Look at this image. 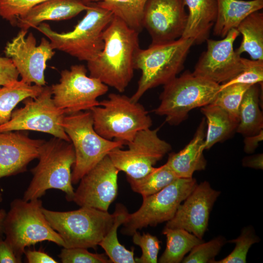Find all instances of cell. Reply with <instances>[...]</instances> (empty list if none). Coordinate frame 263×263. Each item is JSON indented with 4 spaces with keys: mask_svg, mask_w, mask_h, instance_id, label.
Instances as JSON below:
<instances>
[{
    "mask_svg": "<svg viewBox=\"0 0 263 263\" xmlns=\"http://www.w3.org/2000/svg\"><path fill=\"white\" fill-rule=\"evenodd\" d=\"M197 184L193 177L177 178L159 191L143 197L140 208L128 214L122 224V234L132 236L137 230L170 220Z\"/></svg>",
    "mask_w": 263,
    "mask_h": 263,
    "instance_id": "obj_10",
    "label": "cell"
},
{
    "mask_svg": "<svg viewBox=\"0 0 263 263\" xmlns=\"http://www.w3.org/2000/svg\"><path fill=\"white\" fill-rule=\"evenodd\" d=\"M263 139V131L262 130L258 133L245 136L244 140V150L246 153H251L254 151L259 145V143Z\"/></svg>",
    "mask_w": 263,
    "mask_h": 263,
    "instance_id": "obj_42",
    "label": "cell"
},
{
    "mask_svg": "<svg viewBox=\"0 0 263 263\" xmlns=\"http://www.w3.org/2000/svg\"><path fill=\"white\" fill-rule=\"evenodd\" d=\"M132 236L133 243L140 246L142 250L141 256L135 259V263H157L158 254L160 249V241L157 237L149 233L141 234L137 231Z\"/></svg>",
    "mask_w": 263,
    "mask_h": 263,
    "instance_id": "obj_36",
    "label": "cell"
},
{
    "mask_svg": "<svg viewBox=\"0 0 263 263\" xmlns=\"http://www.w3.org/2000/svg\"><path fill=\"white\" fill-rule=\"evenodd\" d=\"M94 128L102 137L127 145L140 131L150 128L152 120L145 108L126 95L111 93L90 110Z\"/></svg>",
    "mask_w": 263,
    "mask_h": 263,
    "instance_id": "obj_5",
    "label": "cell"
},
{
    "mask_svg": "<svg viewBox=\"0 0 263 263\" xmlns=\"http://www.w3.org/2000/svg\"><path fill=\"white\" fill-rule=\"evenodd\" d=\"M242 163L243 165L245 167L262 169L263 168V154L245 157L243 159Z\"/></svg>",
    "mask_w": 263,
    "mask_h": 263,
    "instance_id": "obj_43",
    "label": "cell"
},
{
    "mask_svg": "<svg viewBox=\"0 0 263 263\" xmlns=\"http://www.w3.org/2000/svg\"><path fill=\"white\" fill-rule=\"evenodd\" d=\"M42 212L51 227L63 242V247L95 249L111 228L115 213L82 207L68 211L44 207Z\"/></svg>",
    "mask_w": 263,
    "mask_h": 263,
    "instance_id": "obj_7",
    "label": "cell"
},
{
    "mask_svg": "<svg viewBox=\"0 0 263 263\" xmlns=\"http://www.w3.org/2000/svg\"><path fill=\"white\" fill-rule=\"evenodd\" d=\"M84 65H72L60 73L58 83L51 86L56 106L66 114L90 110L99 105L97 98L108 91V86L97 78L88 76Z\"/></svg>",
    "mask_w": 263,
    "mask_h": 263,
    "instance_id": "obj_12",
    "label": "cell"
},
{
    "mask_svg": "<svg viewBox=\"0 0 263 263\" xmlns=\"http://www.w3.org/2000/svg\"><path fill=\"white\" fill-rule=\"evenodd\" d=\"M260 91L256 84L244 93L239 113L236 131L247 136L258 133L263 128V116L259 107Z\"/></svg>",
    "mask_w": 263,
    "mask_h": 263,
    "instance_id": "obj_25",
    "label": "cell"
},
{
    "mask_svg": "<svg viewBox=\"0 0 263 263\" xmlns=\"http://www.w3.org/2000/svg\"><path fill=\"white\" fill-rule=\"evenodd\" d=\"M159 128L138 132L127 145L128 149L117 148L108 154L114 167L127 176L140 178L148 174L153 166L171 150L170 145L158 135Z\"/></svg>",
    "mask_w": 263,
    "mask_h": 263,
    "instance_id": "obj_13",
    "label": "cell"
},
{
    "mask_svg": "<svg viewBox=\"0 0 263 263\" xmlns=\"http://www.w3.org/2000/svg\"><path fill=\"white\" fill-rule=\"evenodd\" d=\"M115 217L111 228L99 243L110 260L113 263H135L134 249L129 250L118 240L117 229L123 224L129 213L126 207L121 204L115 206Z\"/></svg>",
    "mask_w": 263,
    "mask_h": 263,
    "instance_id": "obj_27",
    "label": "cell"
},
{
    "mask_svg": "<svg viewBox=\"0 0 263 263\" xmlns=\"http://www.w3.org/2000/svg\"><path fill=\"white\" fill-rule=\"evenodd\" d=\"M148 0H101L95 2L122 20L130 28L140 32L142 18Z\"/></svg>",
    "mask_w": 263,
    "mask_h": 263,
    "instance_id": "obj_30",
    "label": "cell"
},
{
    "mask_svg": "<svg viewBox=\"0 0 263 263\" xmlns=\"http://www.w3.org/2000/svg\"><path fill=\"white\" fill-rule=\"evenodd\" d=\"M239 34L232 29L221 40L208 38L207 50L199 57L193 74L219 84L238 75L244 68L243 57L233 48Z\"/></svg>",
    "mask_w": 263,
    "mask_h": 263,
    "instance_id": "obj_15",
    "label": "cell"
},
{
    "mask_svg": "<svg viewBox=\"0 0 263 263\" xmlns=\"http://www.w3.org/2000/svg\"><path fill=\"white\" fill-rule=\"evenodd\" d=\"M251 86L235 83L220 87V90L211 104L225 110L234 120L239 123L240 106L244 93Z\"/></svg>",
    "mask_w": 263,
    "mask_h": 263,
    "instance_id": "obj_32",
    "label": "cell"
},
{
    "mask_svg": "<svg viewBox=\"0 0 263 263\" xmlns=\"http://www.w3.org/2000/svg\"><path fill=\"white\" fill-rule=\"evenodd\" d=\"M243 62L242 71L233 78L220 84V88L235 83L253 85L263 82V60H250L243 57Z\"/></svg>",
    "mask_w": 263,
    "mask_h": 263,
    "instance_id": "obj_35",
    "label": "cell"
},
{
    "mask_svg": "<svg viewBox=\"0 0 263 263\" xmlns=\"http://www.w3.org/2000/svg\"><path fill=\"white\" fill-rule=\"evenodd\" d=\"M187 19L183 0H148L142 23L151 37L150 45H156L180 38Z\"/></svg>",
    "mask_w": 263,
    "mask_h": 263,
    "instance_id": "obj_16",
    "label": "cell"
},
{
    "mask_svg": "<svg viewBox=\"0 0 263 263\" xmlns=\"http://www.w3.org/2000/svg\"><path fill=\"white\" fill-rule=\"evenodd\" d=\"M23 103L24 106L14 110L7 122L0 125V132L33 131L70 142L62 126L65 114L55 105L51 86H44L38 95L28 97Z\"/></svg>",
    "mask_w": 263,
    "mask_h": 263,
    "instance_id": "obj_11",
    "label": "cell"
},
{
    "mask_svg": "<svg viewBox=\"0 0 263 263\" xmlns=\"http://www.w3.org/2000/svg\"><path fill=\"white\" fill-rule=\"evenodd\" d=\"M42 203L39 199L26 201L15 199L11 202L3 222L5 241L22 262L27 247L44 241L63 246L59 234L51 227L43 212Z\"/></svg>",
    "mask_w": 263,
    "mask_h": 263,
    "instance_id": "obj_6",
    "label": "cell"
},
{
    "mask_svg": "<svg viewBox=\"0 0 263 263\" xmlns=\"http://www.w3.org/2000/svg\"><path fill=\"white\" fill-rule=\"evenodd\" d=\"M139 33L113 16L103 33V50L87 62L90 76L119 92L125 91L133 75Z\"/></svg>",
    "mask_w": 263,
    "mask_h": 263,
    "instance_id": "obj_1",
    "label": "cell"
},
{
    "mask_svg": "<svg viewBox=\"0 0 263 263\" xmlns=\"http://www.w3.org/2000/svg\"><path fill=\"white\" fill-rule=\"evenodd\" d=\"M44 86L29 84L17 80L0 88V125L7 122L14 108L20 102L28 97H36Z\"/></svg>",
    "mask_w": 263,
    "mask_h": 263,
    "instance_id": "obj_29",
    "label": "cell"
},
{
    "mask_svg": "<svg viewBox=\"0 0 263 263\" xmlns=\"http://www.w3.org/2000/svg\"><path fill=\"white\" fill-rule=\"evenodd\" d=\"M219 90V84L187 71L164 85L160 104L154 112L165 116L169 124L176 125L191 110L211 104Z\"/></svg>",
    "mask_w": 263,
    "mask_h": 263,
    "instance_id": "obj_8",
    "label": "cell"
},
{
    "mask_svg": "<svg viewBox=\"0 0 263 263\" xmlns=\"http://www.w3.org/2000/svg\"><path fill=\"white\" fill-rule=\"evenodd\" d=\"M28 30L20 29L4 48L6 56L10 58L18 70L21 80L26 83L44 86V72L47 61L55 52L50 41L42 38L37 46L36 39L32 33L26 36Z\"/></svg>",
    "mask_w": 263,
    "mask_h": 263,
    "instance_id": "obj_14",
    "label": "cell"
},
{
    "mask_svg": "<svg viewBox=\"0 0 263 263\" xmlns=\"http://www.w3.org/2000/svg\"><path fill=\"white\" fill-rule=\"evenodd\" d=\"M47 0H0V17L16 25L17 19Z\"/></svg>",
    "mask_w": 263,
    "mask_h": 263,
    "instance_id": "obj_37",
    "label": "cell"
},
{
    "mask_svg": "<svg viewBox=\"0 0 263 263\" xmlns=\"http://www.w3.org/2000/svg\"><path fill=\"white\" fill-rule=\"evenodd\" d=\"M25 254L28 263H57L58 262L46 252L39 249L38 250H25Z\"/></svg>",
    "mask_w": 263,
    "mask_h": 263,
    "instance_id": "obj_40",
    "label": "cell"
},
{
    "mask_svg": "<svg viewBox=\"0 0 263 263\" xmlns=\"http://www.w3.org/2000/svg\"><path fill=\"white\" fill-rule=\"evenodd\" d=\"M201 108V112L205 116L207 125L204 143V149L206 150L229 135L236 129L238 122L217 105L209 104Z\"/></svg>",
    "mask_w": 263,
    "mask_h": 263,
    "instance_id": "obj_26",
    "label": "cell"
},
{
    "mask_svg": "<svg viewBox=\"0 0 263 263\" xmlns=\"http://www.w3.org/2000/svg\"><path fill=\"white\" fill-rule=\"evenodd\" d=\"M192 38H180L166 43L150 45L145 49L138 48L134 57V69L140 70L141 77L136 91L131 97L138 102L146 91L169 82L184 69Z\"/></svg>",
    "mask_w": 263,
    "mask_h": 263,
    "instance_id": "obj_4",
    "label": "cell"
},
{
    "mask_svg": "<svg viewBox=\"0 0 263 263\" xmlns=\"http://www.w3.org/2000/svg\"><path fill=\"white\" fill-rule=\"evenodd\" d=\"M62 126L75 151L73 184L78 183L112 150L124 145L120 142L106 139L96 132L90 110L66 114Z\"/></svg>",
    "mask_w": 263,
    "mask_h": 263,
    "instance_id": "obj_9",
    "label": "cell"
},
{
    "mask_svg": "<svg viewBox=\"0 0 263 263\" xmlns=\"http://www.w3.org/2000/svg\"><path fill=\"white\" fill-rule=\"evenodd\" d=\"M119 171L107 155L80 179L73 201L80 207L108 211L117 195Z\"/></svg>",
    "mask_w": 263,
    "mask_h": 263,
    "instance_id": "obj_17",
    "label": "cell"
},
{
    "mask_svg": "<svg viewBox=\"0 0 263 263\" xmlns=\"http://www.w3.org/2000/svg\"><path fill=\"white\" fill-rule=\"evenodd\" d=\"M89 6L80 0H47L19 17L16 25L20 29L36 28L46 20H61L71 19L86 11Z\"/></svg>",
    "mask_w": 263,
    "mask_h": 263,
    "instance_id": "obj_20",
    "label": "cell"
},
{
    "mask_svg": "<svg viewBox=\"0 0 263 263\" xmlns=\"http://www.w3.org/2000/svg\"><path fill=\"white\" fill-rule=\"evenodd\" d=\"M80 0L86 5H87L91 3L97 2L101 0Z\"/></svg>",
    "mask_w": 263,
    "mask_h": 263,
    "instance_id": "obj_45",
    "label": "cell"
},
{
    "mask_svg": "<svg viewBox=\"0 0 263 263\" xmlns=\"http://www.w3.org/2000/svg\"><path fill=\"white\" fill-rule=\"evenodd\" d=\"M205 124L203 118L188 144L179 152L169 155L166 163L178 178H191L195 171L204 170L206 167L203 155Z\"/></svg>",
    "mask_w": 263,
    "mask_h": 263,
    "instance_id": "obj_21",
    "label": "cell"
},
{
    "mask_svg": "<svg viewBox=\"0 0 263 263\" xmlns=\"http://www.w3.org/2000/svg\"><path fill=\"white\" fill-rule=\"evenodd\" d=\"M162 233L167 238L165 251L158 260L160 263H179L195 245L204 242L194 234L180 228L165 227Z\"/></svg>",
    "mask_w": 263,
    "mask_h": 263,
    "instance_id": "obj_28",
    "label": "cell"
},
{
    "mask_svg": "<svg viewBox=\"0 0 263 263\" xmlns=\"http://www.w3.org/2000/svg\"><path fill=\"white\" fill-rule=\"evenodd\" d=\"M2 194L0 193V203L2 202ZM6 211L3 209L0 208V238H2L3 232V225L4 219L6 215Z\"/></svg>",
    "mask_w": 263,
    "mask_h": 263,
    "instance_id": "obj_44",
    "label": "cell"
},
{
    "mask_svg": "<svg viewBox=\"0 0 263 263\" xmlns=\"http://www.w3.org/2000/svg\"><path fill=\"white\" fill-rule=\"evenodd\" d=\"M28 135L24 131L0 132V179L26 171L28 164L38 159L45 140Z\"/></svg>",
    "mask_w": 263,
    "mask_h": 263,
    "instance_id": "obj_19",
    "label": "cell"
},
{
    "mask_svg": "<svg viewBox=\"0 0 263 263\" xmlns=\"http://www.w3.org/2000/svg\"><path fill=\"white\" fill-rule=\"evenodd\" d=\"M226 243L225 239L221 236L210 241L203 242L193 247L189 254L184 257L183 263H213L215 256Z\"/></svg>",
    "mask_w": 263,
    "mask_h": 263,
    "instance_id": "obj_34",
    "label": "cell"
},
{
    "mask_svg": "<svg viewBox=\"0 0 263 263\" xmlns=\"http://www.w3.org/2000/svg\"><path fill=\"white\" fill-rule=\"evenodd\" d=\"M220 193L207 181L197 184L166 227L183 229L202 239L207 229L210 212Z\"/></svg>",
    "mask_w": 263,
    "mask_h": 263,
    "instance_id": "obj_18",
    "label": "cell"
},
{
    "mask_svg": "<svg viewBox=\"0 0 263 263\" xmlns=\"http://www.w3.org/2000/svg\"><path fill=\"white\" fill-rule=\"evenodd\" d=\"M260 241L252 226H244L237 238L228 241L230 243L235 244L232 251L224 259L219 261L215 260L213 263H245L249 248Z\"/></svg>",
    "mask_w": 263,
    "mask_h": 263,
    "instance_id": "obj_33",
    "label": "cell"
},
{
    "mask_svg": "<svg viewBox=\"0 0 263 263\" xmlns=\"http://www.w3.org/2000/svg\"><path fill=\"white\" fill-rule=\"evenodd\" d=\"M243 36L235 52L247 53L253 60H263V14L256 11L245 18L236 28Z\"/></svg>",
    "mask_w": 263,
    "mask_h": 263,
    "instance_id": "obj_24",
    "label": "cell"
},
{
    "mask_svg": "<svg viewBox=\"0 0 263 263\" xmlns=\"http://www.w3.org/2000/svg\"><path fill=\"white\" fill-rule=\"evenodd\" d=\"M87 5L85 16L71 31L58 33L45 22L36 27L49 38L54 49L87 62L95 58L103 50V33L113 17L95 2Z\"/></svg>",
    "mask_w": 263,
    "mask_h": 263,
    "instance_id": "obj_3",
    "label": "cell"
},
{
    "mask_svg": "<svg viewBox=\"0 0 263 263\" xmlns=\"http://www.w3.org/2000/svg\"><path fill=\"white\" fill-rule=\"evenodd\" d=\"M19 73L12 60L0 56V88L18 80Z\"/></svg>",
    "mask_w": 263,
    "mask_h": 263,
    "instance_id": "obj_39",
    "label": "cell"
},
{
    "mask_svg": "<svg viewBox=\"0 0 263 263\" xmlns=\"http://www.w3.org/2000/svg\"><path fill=\"white\" fill-rule=\"evenodd\" d=\"M127 178L132 189L143 198L159 191L178 178L166 163L158 168L153 167L140 178Z\"/></svg>",
    "mask_w": 263,
    "mask_h": 263,
    "instance_id": "obj_31",
    "label": "cell"
},
{
    "mask_svg": "<svg viewBox=\"0 0 263 263\" xmlns=\"http://www.w3.org/2000/svg\"><path fill=\"white\" fill-rule=\"evenodd\" d=\"M217 13L213 35L225 37L232 29L252 13L263 7V0H217Z\"/></svg>",
    "mask_w": 263,
    "mask_h": 263,
    "instance_id": "obj_23",
    "label": "cell"
},
{
    "mask_svg": "<svg viewBox=\"0 0 263 263\" xmlns=\"http://www.w3.org/2000/svg\"><path fill=\"white\" fill-rule=\"evenodd\" d=\"M188 10L186 28L181 38H192L200 44L208 38L216 20L217 0H183Z\"/></svg>",
    "mask_w": 263,
    "mask_h": 263,
    "instance_id": "obj_22",
    "label": "cell"
},
{
    "mask_svg": "<svg viewBox=\"0 0 263 263\" xmlns=\"http://www.w3.org/2000/svg\"><path fill=\"white\" fill-rule=\"evenodd\" d=\"M38 165L31 169L33 178L25 190L23 199H39L50 189L65 193L68 201H73L75 191L72 186L71 168L75 162L72 144L53 137L41 146Z\"/></svg>",
    "mask_w": 263,
    "mask_h": 263,
    "instance_id": "obj_2",
    "label": "cell"
},
{
    "mask_svg": "<svg viewBox=\"0 0 263 263\" xmlns=\"http://www.w3.org/2000/svg\"><path fill=\"white\" fill-rule=\"evenodd\" d=\"M58 257L62 263H112L106 253L98 254L89 252L81 247L65 248Z\"/></svg>",
    "mask_w": 263,
    "mask_h": 263,
    "instance_id": "obj_38",
    "label": "cell"
},
{
    "mask_svg": "<svg viewBox=\"0 0 263 263\" xmlns=\"http://www.w3.org/2000/svg\"><path fill=\"white\" fill-rule=\"evenodd\" d=\"M0 263H20L11 245L0 238Z\"/></svg>",
    "mask_w": 263,
    "mask_h": 263,
    "instance_id": "obj_41",
    "label": "cell"
}]
</instances>
